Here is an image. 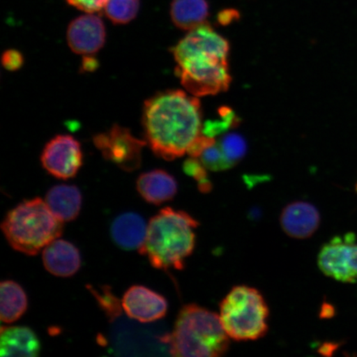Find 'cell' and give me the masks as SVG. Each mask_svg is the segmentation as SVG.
<instances>
[{"label":"cell","instance_id":"cell-29","mask_svg":"<svg viewBox=\"0 0 357 357\" xmlns=\"http://www.w3.org/2000/svg\"><path fill=\"white\" fill-rule=\"evenodd\" d=\"M356 190H357V185H356Z\"/></svg>","mask_w":357,"mask_h":357},{"label":"cell","instance_id":"cell-23","mask_svg":"<svg viewBox=\"0 0 357 357\" xmlns=\"http://www.w3.org/2000/svg\"><path fill=\"white\" fill-rule=\"evenodd\" d=\"M184 172L198 181V187L202 193H208L212 190V183L209 181L206 167L197 158H190L184 163Z\"/></svg>","mask_w":357,"mask_h":357},{"label":"cell","instance_id":"cell-2","mask_svg":"<svg viewBox=\"0 0 357 357\" xmlns=\"http://www.w3.org/2000/svg\"><path fill=\"white\" fill-rule=\"evenodd\" d=\"M176 73L192 96H215L229 89V43L205 24L191 30L172 48Z\"/></svg>","mask_w":357,"mask_h":357},{"label":"cell","instance_id":"cell-25","mask_svg":"<svg viewBox=\"0 0 357 357\" xmlns=\"http://www.w3.org/2000/svg\"><path fill=\"white\" fill-rule=\"evenodd\" d=\"M66 1L80 11L93 13L105 8L109 0H66Z\"/></svg>","mask_w":357,"mask_h":357},{"label":"cell","instance_id":"cell-13","mask_svg":"<svg viewBox=\"0 0 357 357\" xmlns=\"http://www.w3.org/2000/svg\"><path fill=\"white\" fill-rule=\"evenodd\" d=\"M43 261L49 273L67 278L77 273L82 266V257L74 244L57 238L43 249Z\"/></svg>","mask_w":357,"mask_h":357},{"label":"cell","instance_id":"cell-6","mask_svg":"<svg viewBox=\"0 0 357 357\" xmlns=\"http://www.w3.org/2000/svg\"><path fill=\"white\" fill-rule=\"evenodd\" d=\"M220 320L229 337L235 341H255L268 332L269 307L255 288L238 285L220 303Z\"/></svg>","mask_w":357,"mask_h":357},{"label":"cell","instance_id":"cell-5","mask_svg":"<svg viewBox=\"0 0 357 357\" xmlns=\"http://www.w3.org/2000/svg\"><path fill=\"white\" fill-rule=\"evenodd\" d=\"M3 234L15 251L37 255L63 233V222L52 213L41 198L24 200L6 214Z\"/></svg>","mask_w":357,"mask_h":357},{"label":"cell","instance_id":"cell-14","mask_svg":"<svg viewBox=\"0 0 357 357\" xmlns=\"http://www.w3.org/2000/svg\"><path fill=\"white\" fill-rule=\"evenodd\" d=\"M137 190L147 203L160 205L175 198L178 185L171 174L158 169L142 174L137 181Z\"/></svg>","mask_w":357,"mask_h":357},{"label":"cell","instance_id":"cell-18","mask_svg":"<svg viewBox=\"0 0 357 357\" xmlns=\"http://www.w3.org/2000/svg\"><path fill=\"white\" fill-rule=\"evenodd\" d=\"M28 310V297L21 285L13 280L0 284V318L2 323L13 324Z\"/></svg>","mask_w":357,"mask_h":357},{"label":"cell","instance_id":"cell-28","mask_svg":"<svg viewBox=\"0 0 357 357\" xmlns=\"http://www.w3.org/2000/svg\"><path fill=\"white\" fill-rule=\"evenodd\" d=\"M98 67V61L93 56H84L82 68L84 71H93Z\"/></svg>","mask_w":357,"mask_h":357},{"label":"cell","instance_id":"cell-1","mask_svg":"<svg viewBox=\"0 0 357 357\" xmlns=\"http://www.w3.org/2000/svg\"><path fill=\"white\" fill-rule=\"evenodd\" d=\"M142 125L146 144L155 155L166 160L181 158L201 134L198 97L181 89L156 93L145 101Z\"/></svg>","mask_w":357,"mask_h":357},{"label":"cell","instance_id":"cell-21","mask_svg":"<svg viewBox=\"0 0 357 357\" xmlns=\"http://www.w3.org/2000/svg\"><path fill=\"white\" fill-rule=\"evenodd\" d=\"M220 144L223 153L233 166L243 158L247 151V144L244 138L235 133L227 134L223 137Z\"/></svg>","mask_w":357,"mask_h":357},{"label":"cell","instance_id":"cell-24","mask_svg":"<svg viewBox=\"0 0 357 357\" xmlns=\"http://www.w3.org/2000/svg\"><path fill=\"white\" fill-rule=\"evenodd\" d=\"M92 293L95 294L97 301L106 314L109 317H116L120 314L119 302L112 294L108 288L105 287L102 289V293H96V290H92Z\"/></svg>","mask_w":357,"mask_h":357},{"label":"cell","instance_id":"cell-19","mask_svg":"<svg viewBox=\"0 0 357 357\" xmlns=\"http://www.w3.org/2000/svg\"><path fill=\"white\" fill-rule=\"evenodd\" d=\"M171 16L177 28L191 31L205 24L208 6L206 0H173Z\"/></svg>","mask_w":357,"mask_h":357},{"label":"cell","instance_id":"cell-9","mask_svg":"<svg viewBox=\"0 0 357 357\" xmlns=\"http://www.w3.org/2000/svg\"><path fill=\"white\" fill-rule=\"evenodd\" d=\"M43 167L52 176L68 180L77 175L83 164L79 142L70 135H58L45 146L41 155Z\"/></svg>","mask_w":357,"mask_h":357},{"label":"cell","instance_id":"cell-27","mask_svg":"<svg viewBox=\"0 0 357 357\" xmlns=\"http://www.w3.org/2000/svg\"><path fill=\"white\" fill-rule=\"evenodd\" d=\"M24 61L22 53L15 49L4 52L2 56L3 66L8 70L15 71L20 69Z\"/></svg>","mask_w":357,"mask_h":357},{"label":"cell","instance_id":"cell-20","mask_svg":"<svg viewBox=\"0 0 357 357\" xmlns=\"http://www.w3.org/2000/svg\"><path fill=\"white\" fill-rule=\"evenodd\" d=\"M140 0H109L105 8L106 16L115 24H126L135 19Z\"/></svg>","mask_w":357,"mask_h":357},{"label":"cell","instance_id":"cell-26","mask_svg":"<svg viewBox=\"0 0 357 357\" xmlns=\"http://www.w3.org/2000/svg\"><path fill=\"white\" fill-rule=\"evenodd\" d=\"M215 144L216 142L213 137L200 134L191 144L190 149L187 151V153L190 155V158H199V156L202 155L205 150Z\"/></svg>","mask_w":357,"mask_h":357},{"label":"cell","instance_id":"cell-15","mask_svg":"<svg viewBox=\"0 0 357 357\" xmlns=\"http://www.w3.org/2000/svg\"><path fill=\"white\" fill-rule=\"evenodd\" d=\"M147 225L139 214L133 212L122 213L116 218L111 226L114 242L126 251L139 250L146 240Z\"/></svg>","mask_w":357,"mask_h":357},{"label":"cell","instance_id":"cell-4","mask_svg":"<svg viewBox=\"0 0 357 357\" xmlns=\"http://www.w3.org/2000/svg\"><path fill=\"white\" fill-rule=\"evenodd\" d=\"M229 338L220 315L190 303L178 312L172 333L167 340L173 356L217 357L229 351Z\"/></svg>","mask_w":357,"mask_h":357},{"label":"cell","instance_id":"cell-11","mask_svg":"<svg viewBox=\"0 0 357 357\" xmlns=\"http://www.w3.org/2000/svg\"><path fill=\"white\" fill-rule=\"evenodd\" d=\"M122 306L129 318L142 324L163 319L168 310L166 298L142 285H133L125 292Z\"/></svg>","mask_w":357,"mask_h":357},{"label":"cell","instance_id":"cell-3","mask_svg":"<svg viewBox=\"0 0 357 357\" xmlns=\"http://www.w3.org/2000/svg\"><path fill=\"white\" fill-rule=\"evenodd\" d=\"M199 222L189 213L167 207L151 218L139 250L156 269L181 271L195 248Z\"/></svg>","mask_w":357,"mask_h":357},{"label":"cell","instance_id":"cell-22","mask_svg":"<svg viewBox=\"0 0 357 357\" xmlns=\"http://www.w3.org/2000/svg\"><path fill=\"white\" fill-rule=\"evenodd\" d=\"M199 158L204 166L213 172L226 171L234 167L223 153L220 144L209 146L199 156Z\"/></svg>","mask_w":357,"mask_h":357},{"label":"cell","instance_id":"cell-7","mask_svg":"<svg viewBox=\"0 0 357 357\" xmlns=\"http://www.w3.org/2000/svg\"><path fill=\"white\" fill-rule=\"evenodd\" d=\"M93 141L105 160L127 172L140 167L142 149L147 144L119 125H114L109 131L97 134Z\"/></svg>","mask_w":357,"mask_h":357},{"label":"cell","instance_id":"cell-10","mask_svg":"<svg viewBox=\"0 0 357 357\" xmlns=\"http://www.w3.org/2000/svg\"><path fill=\"white\" fill-rule=\"evenodd\" d=\"M66 39L70 50L75 54L95 55L106 41L104 22L93 13L79 16L68 26Z\"/></svg>","mask_w":357,"mask_h":357},{"label":"cell","instance_id":"cell-8","mask_svg":"<svg viewBox=\"0 0 357 357\" xmlns=\"http://www.w3.org/2000/svg\"><path fill=\"white\" fill-rule=\"evenodd\" d=\"M321 271L342 282H357V243L356 235L348 233L334 236L321 248L318 257Z\"/></svg>","mask_w":357,"mask_h":357},{"label":"cell","instance_id":"cell-17","mask_svg":"<svg viewBox=\"0 0 357 357\" xmlns=\"http://www.w3.org/2000/svg\"><path fill=\"white\" fill-rule=\"evenodd\" d=\"M45 201L61 222H70L79 216L82 207V192L77 186L58 185L47 191Z\"/></svg>","mask_w":357,"mask_h":357},{"label":"cell","instance_id":"cell-16","mask_svg":"<svg viewBox=\"0 0 357 357\" xmlns=\"http://www.w3.org/2000/svg\"><path fill=\"white\" fill-rule=\"evenodd\" d=\"M40 351L41 343L32 329L22 326L1 328L0 356L34 357Z\"/></svg>","mask_w":357,"mask_h":357},{"label":"cell","instance_id":"cell-12","mask_svg":"<svg viewBox=\"0 0 357 357\" xmlns=\"http://www.w3.org/2000/svg\"><path fill=\"white\" fill-rule=\"evenodd\" d=\"M320 214L314 205L305 201H296L285 206L280 222L283 231L290 238L306 239L318 230Z\"/></svg>","mask_w":357,"mask_h":357}]
</instances>
